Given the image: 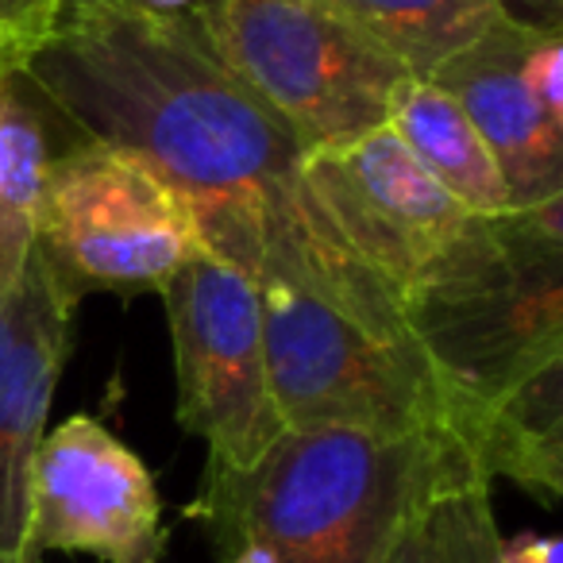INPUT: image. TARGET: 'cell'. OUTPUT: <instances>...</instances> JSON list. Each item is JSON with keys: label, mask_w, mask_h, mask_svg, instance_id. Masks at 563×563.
<instances>
[{"label": "cell", "mask_w": 563, "mask_h": 563, "mask_svg": "<svg viewBox=\"0 0 563 563\" xmlns=\"http://www.w3.org/2000/svg\"><path fill=\"white\" fill-rule=\"evenodd\" d=\"M81 143L124 151L194 212L201 243L247 271L266 220L298 201L301 143L235 78L194 12L66 4L20 70Z\"/></svg>", "instance_id": "6da1fadb"}, {"label": "cell", "mask_w": 563, "mask_h": 563, "mask_svg": "<svg viewBox=\"0 0 563 563\" xmlns=\"http://www.w3.org/2000/svg\"><path fill=\"white\" fill-rule=\"evenodd\" d=\"M460 452L467 448L455 437L286 429L255 467L205 471L189 517L209 525L220 560L263 544L274 563H386Z\"/></svg>", "instance_id": "7a4b0ae2"}, {"label": "cell", "mask_w": 563, "mask_h": 563, "mask_svg": "<svg viewBox=\"0 0 563 563\" xmlns=\"http://www.w3.org/2000/svg\"><path fill=\"white\" fill-rule=\"evenodd\" d=\"M401 313L463 444L501 390L563 360V201L467 217L417 274Z\"/></svg>", "instance_id": "3957f363"}, {"label": "cell", "mask_w": 563, "mask_h": 563, "mask_svg": "<svg viewBox=\"0 0 563 563\" xmlns=\"http://www.w3.org/2000/svg\"><path fill=\"white\" fill-rule=\"evenodd\" d=\"M266 375L286 429L371 437H455L452 409L421 347L375 329L313 278L258 263Z\"/></svg>", "instance_id": "277c9868"}, {"label": "cell", "mask_w": 563, "mask_h": 563, "mask_svg": "<svg viewBox=\"0 0 563 563\" xmlns=\"http://www.w3.org/2000/svg\"><path fill=\"white\" fill-rule=\"evenodd\" d=\"M189 12L306 155L383 128L413 81L321 0H201Z\"/></svg>", "instance_id": "5b68a950"}, {"label": "cell", "mask_w": 563, "mask_h": 563, "mask_svg": "<svg viewBox=\"0 0 563 563\" xmlns=\"http://www.w3.org/2000/svg\"><path fill=\"white\" fill-rule=\"evenodd\" d=\"M35 247L74 298L143 294L163 290L201 247V232L186 201L140 158L78 143L47 166Z\"/></svg>", "instance_id": "8992f818"}, {"label": "cell", "mask_w": 563, "mask_h": 563, "mask_svg": "<svg viewBox=\"0 0 563 563\" xmlns=\"http://www.w3.org/2000/svg\"><path fill=\"white\" fill-rule=\"evenodd\" d=\"M158 294L174 340L181 429L209 444V467H255L286 432L266 375L255 278L201 243Z\"/></svg>", "instance_id": "52a82bcc"}, {"label": "cell", "mask_w": 563, "mask_h": 563, "mask_svg": "<svg viewBox=\"0 0 563 563\" xmlns=\"http://www.w3.org/2000/svg\"><path fill=\"white\" fill-rule=\"evenodd\" d=\"M298 212L317 240L383 282L398 301L467 220L390 124L309 151L298 170Z\"/></svg>", "instance_id": "ba28073f"}, {"label": "cell", "mask_w": 563, "mask_h": 563, "mask_svg": "<svg viewBox=\"0 0 563 563\" xmlns=\"http://www.w3.org/2000/svg\"><path fill=\"white\" fill-rule=\"evenodd\" d=\"M51 552L101 563H166L155 475L86 413L43 432L32 460L24 563H43Z\"/></svg>", "instance_id": "9c48e42d"}, {"label": "cell", "mask_w": 563, "mask_h": 563, "mask_svg": "<svg viewBox=\"0 0 563 563\" xmlns=\"http://www.w3.org/2000/svg\"><path fill=\"white\" fill-rule=\"evenodd\" d=\"M478 128L517 212L563 201V43L501 16L432 78Z\"/></svg>", "instance_id": "30bf717a"}, {"label": "cell", "mask_w": 563, "mask_h": 563, "mask_svg": "<svg viewBox=\"0 0 563 563\" xmlns=\"http://www.w3.org/2000/svg\"><path fill=\"white\" fill-rule=\"evenodd\" d=\"M74 306L78 298L40 247L0 298V563H24L32 460L63 375Z\"/></svg>", "instance_id": "8fae6325"}, {"label": "cell", "mask_w": 563, "mask_h": 563, "mask_svg": "<svg viewBox=\"0 0 563 563\" xmlns=\"http://www.w3.org/2000/svg\"><path fill=\"white\" fill-rule=\"evenodd\" d=\"M463 448L486 478H509L555 506L563 494V360L501 390L471 421Z\"/></svg>", "instance_id": "7c38bea8"}, {"label": "cell", "mask_w": 563, "mask_h": 563, "mask_svg": "<svg viewBox=\"0 0 563 563\" xmlns=\"http://www.w3.org/2000/svg\"><path fill=\"white\" fill-rule=\"evenodd\" d=\"M390 132L467 217L517 212L501 166L467 112L432 81H406L390 104Z\"/></svg>", "instance_id": "4fadbf2b"}, {"label": "cell", "mask_w": 563, "mask_h": 563, "mask_svg": "<svg viewBox=\"0 0 563 563\" xmlns=\"http://www.w3.org/2000/svg\"><path fill=\"white\" fill-rule=\"evenodd\" d=\"M390 55L413 81H432L506 12L498 0H321Z\"/></svg>", "instance_id": "5bb4252c"}, {"label": "cell", "mask_w": 563, "mask_h": 563, "mask_svg": "<svg viewBox=\"0 0 563 563\" xmlns=\"http://www.w3.org/2000/svg\"><path fill=\"white\" fill-rule=\"evenodd\" d=\"M43 120L16 86H0V298L24 274L35 247V212L51 166Z\"/></svg>", "instance_id": "9a60e30c"}, {"label": "cell", "mask_w": 563, "mask_h": 563, "mask_svg": "<svg viewBox=\"0 0 563 563\" xmlns=\"http://www.w3.org/2000/svg\"><path fill=\"white\" fill-rule=\"evenodd\" d=\"M424 563H501V529L490 478L460 452L432 483L421 506Z\"/></svg>", "instance_id": "2e32d148"}, {"label": "cell", "mask_w": 563, "mask_h": 563, "mask_svg": "<svg viewBox=\"0 0 563 563\" xmlns=\"http://www.w3.org/2000/svg\"><path fill=\"white\" fill-rule=\"evenodd\" d=\"M66 0H0V86L20 78L27 58L55 35Z\"/></svg>", "instance_id": "e0dca14e"}, {"label": "cell", "mask_w": 563, "mask_h": 563, "mask_svg": "<svg viewBox=\"0 0 563 563\" xmlns=\"http://www.w3.org/2000/svg\"><path fill=\"white\" fill-rule=\"evenodd\" d=\"M501 563H563V540L552 532L501 537Z\"/></svg>", "instance_id": "ac0fdd59"}, {"label": "cell", "mask_w": 563, "mask_h": 563, "mask_svg": "<svg viewBox=\"0 0 563 563\" xmlns=\"http://www.w3.org/2000/svg\"><path fill=\"white\" fill-rule=\"evenodd\" d=\"M501 12L517 24L540 27V32H555L563 27V0H498Z\"/></svg>", "instance_id": "d6986e66"}, {"label": "cell", "mask_w": 563, "mask_h": 563, "mask_svg": "<svg viewBox=\"0 0 563 563\" xmlns=\"http://www.w3.org/2000/svg\"><path fill=\"white\" fill-rule=\"evenodd\" d=\"M429 490H432V486H429ZM424 498H429V494H424ZM424 498H421V506H424ZM421 506H417V509H413V517L406 521V529H401L398 544H394V552H390V560H386V563H424Z\"/></svg>", "instance_id": "ffe728a7"}, {"label": "cell", "mask_w": 563, "mask_h": 563, "mask_svg": "<svg viewBox=\"0 0 563 563\" xmlns=\"http://www.w3.org/2000/svg\"><path fill=\"white\" fill-rule=\"evenodd\" d=\"M224 563H274V555L263 544H240L235 552L224 555Z\"/></svg>", "instance_id": "44dd1931"}, {"label": "cell", "mask_w": 563, "mask_h": 563, "mask_svg": "<svg viewBox=\"0 0 563 563\" xmlns=\"http://www.w3.org/2000/svg\"><path fill=\"white\" fill-rule=\"evenodd\" d=\"M140 4L155 12H189L194 4H201V0H140Z\"/></svg>", "instance_id": "7402d4cb"}, {"label": "cell", "mask_w": 563, "mask_h": 563, "mask_svg": "<svg viewBox=\"0 0 563 563\" xmlns=\"http://www.w3.org/2000/svg\"><path fill=\"white\" fill-rule=\"evenodd\" d=\"M66 4H81V0H66Z\"/></svg>", "instance_id": "603a6c76"}]
</instances>
